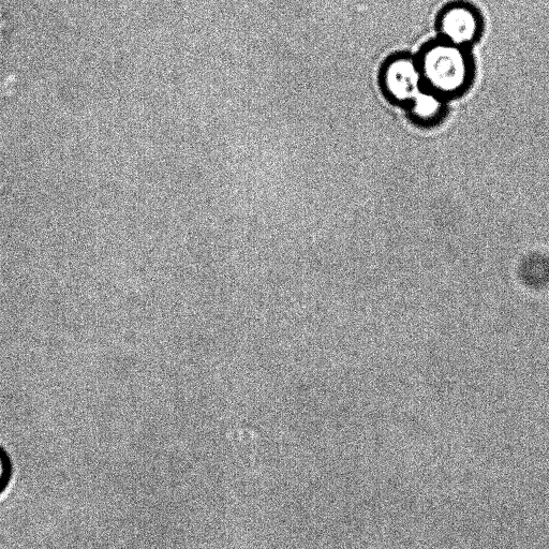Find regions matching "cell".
<instances>
[{
    "instance_id": "cell-1",
    "label": "cell",
    "mask_w": 549,
    "mask_h": 549,
    "mask_svg": "<svg viewBox=\"0 0 549 549\" xmlns=\"http://www.w3.org/2000/svg\"><path fill=\"white\" fill-rule=\"evenodd\" d=\"M418 63L424 87L443 98L462 93L471 81L472 66L465 49L447 41L425 48Z\"/></svg>"
},
{
    "instance_id": "cell-2",
    "label": "cell",
    "mask_w": 549,
    "mask_h": 549,
    "mask_svg": "<svg viewBox=\"0 0 549 549\" xmlns=\"http://www.w3.org/2000/svg\"><path fill=\"white\" fill-rule=\"evenodd\" d=\"M438 26L444 41L466 48L479 37L482 19L476 7L466 2H455L443 8Z\"/></svg>"
},
{
    "instance_id": "cell-3",
    "label": "cell",
    "mask_w": 549,
    "mask_h": 549,
    "mask_svg": "<svg viewBox=\"0 0 549 549\" xmlns=\"http://www.w3.org/2000/svg\"><path fill=\"white\" fill-rule=\"evenodd\" d=\"M382 85L391 99L409 105L424 88L418 61L407 56L393 58L383 69Z\"/></svg>"
},
{
    "instance_id": "cell-4",
    "label": "cell",
    "mask_w": 549,
    "mask_h": 549,
    "mask_svg": "<svg viewBox=\"0 0 549 549\" xmlns=\"http://www.w3.org/2000/svg\"><path fill=\"white\" fill-rule=\"evenodd\" d=\"M443 99L440 95L424 87L409 103L414 120L424 125L440 122L445 112Z\"/></svg>"
},
{
    "instance_id": "cell-5",
    "label": "cell",
    "mask_w": 549,
    "mask_h": 549,
    "mask_svg": "<svg viewBox=\"0 0 549 549\" xmlns=\"http://www.w3.org/2000/svg\"><path fill=\"white\" fill-rule=\"evenodd\" d=\"M519 277L529 287H542L549 279V262L539 255L529 256L519 266Z\"/></svg>"
},
{
    "instance_id": "cell-6",
    "label": "cell",
    "mask_w": 549,
    "mask_h": 549,
    "mask_svg": "<svg viewBox=\"0 0 549 549\" xmlns=\"http://www.w3.org/2000/svg\"><path fill=\"white\" fill-rule=\"evenodd\" d=\"M10 474V465L8 462L7 455L2 449H0V492L3 491V488L6 486L9 480Z\"/></svg>"
}]
</instances>
